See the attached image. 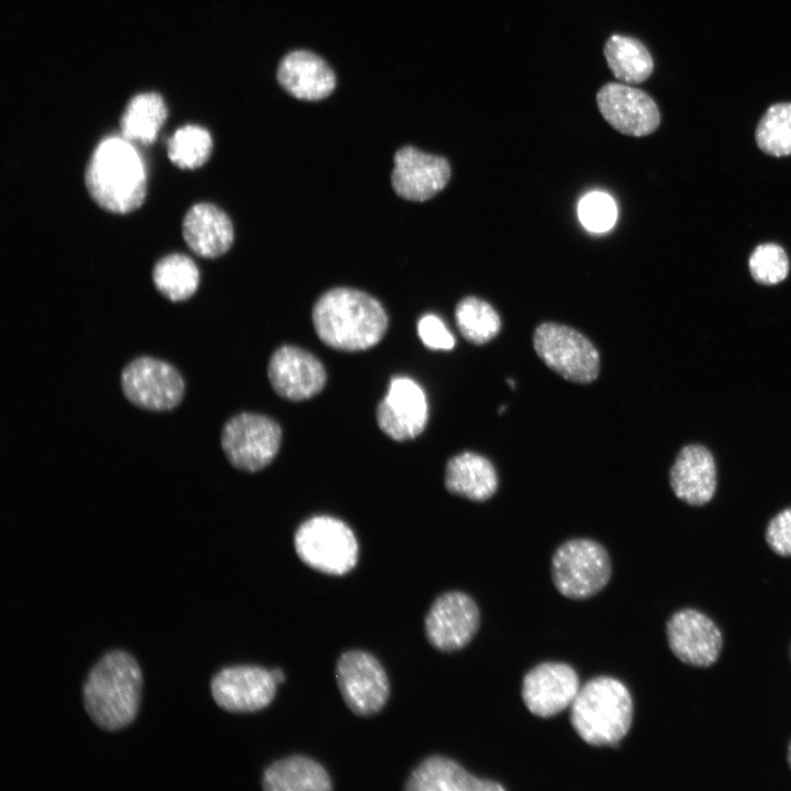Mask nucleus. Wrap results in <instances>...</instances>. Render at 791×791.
<instances>
[{"mask_svg":"<svg viewBox=\"0 0 791 791\" xmlns=\"http://www.w3.org/2000/svg\"><path fill=\"white\" fill-rule=\"evenodd\" d=\"M312 320L325 345L345 352L377 345L388 328L387 313L376 298L345 287L322 294L314 304Z\"/></svg>","mask_w":791,"mask_h":791,"instance_id":"f257e3e1","label":"nucleus"},{"mask_svg":"<svg viewBox=\"0 0 791 791\" xmlns=\"http://www.w3.org/2000/svg\"><path fill=\"white\" fill-rule=\"evenodd\" d=\"M90 198L101 209L125 214L138 209L146 197L143 160L129 140L108 137L91 154L85 170Z\"/></svg>","mask_w":791,"mask_h":791,"instance_id":"f03ea898","label":"nucleus"},{"mask_svg":"<svg viewBox=\"0 0 791 791\" xmlns=\"http://www.w3.org/2000/svg\"><path fill=\"white\" fill-rule=\"evenodd\" d=\"M142 672L136 660L122 650L104 655L91 669L83 684V704L100 727L120 729L130 724L141 698Z\"/></svg>","mask_w":791,"mask_h":791,"instance_id":"7ed1b4c3","label":"nucleus"},{"mask_svg":"<svg viewBox=\"0 0 791 791\" xmlns=\"http://www.w3.org/2000/svg\"><path fill=\"white\" fill-rule=\"evenodd\" d=\"M570 723L579 737L592 746H617L633 722V699L616 678L590 679L570 705Z\"/></svg>","mask_w":791,"mask_h":791,"instance_id":"20e7f679","label":"nucleus"},{"mask_svg":"<svg viewBox=\"0 0 791 791\" xmlns=\"http://www.w3.org/2000/svg\"><path fill=\"white\" fill-rule=\"evenodd\" d=\"M294 549L305 565L328 575H344L358 560L354 532L343 521L328 515L303 522L294 534Z\"/></svg>","mask_w":791,"mask_h":791,"instance_id":"39448f33","label":"nucleus"},{"mask_svg":"<svg viewBox=\"0 0 791 791\" xmlns=\"http://www.w3.org/2000/svg\"><path fill=\"white\" fill-rule=\"evenodd\" d=\"M552 579L564 597L575 600L591 598L609 582L612 565L606 549L589 538L562 543L552 557Z\"/></svg>","mask_w":791,"mask_h":791,"instance_id":"423d86ee","label":"nucleus"},{"mask_svg":"<svg viewBox=\"0 0 791 791\" xmlns=\"http://www.w3.org/2000/svg\"><path fill=\"white\" fill-rule=\"evenodd\" d=\"M533 347L549 369L570 382L587 385L599 377L598 349L570 326L555 322L539 324L533 334Z\"/></svg>","mask_w":791,"mask_h":791,"instance_id":"0eeeda50","label":"nucleus"},{"mask_svg":"<svg viewBox=\"0 0 791 791\" xmlns=\"http://www.w3.org/2000/svg\"><path fill=\"white\" fill-rule=\"evenodd\" d=\"M281 436L279 424L271 417L242 412L229 419L223 425L221 446L233 467L255 472L264 469L275 459Z\"/></svg>","mask_w":791,"mask_h":791,"instance_id":"6e6552de","label":"nucleus"},{"mask_svg":"<svg viewBox=\"0 0 791 791\" xmlns=\"http://www.w3.org/2000/svg\"><path fill=\"white\" fill-rule=\"evenodd\" d=\"M121 388L133 405L153 412L172 410L182 401L186 390L181 374L171 364L152 356H141L125 365Z\"/></svg>","mask_w":791,"mask_h":791,"instance_id":"1a4fd4ad","label":"nucleus"},{"mask_svg":"<svg viewBox=\"0 0 791 791\" xmlns=\"http://www.w3.org/2000/svg\"><path fill=\"white\" fill-rule=\"evenodd\" d=\"M336 681L344 701L358 715L375 714L387 702L388 677L378 659L366 651L344 653L336 665Z\"/></svg>","mask_w":791,"mask_h":791,"instance_id":"9d476101","label":"nucleus"},{"mask_svg":"<svg viewBox=\"0 0 791 791\" xmlns=\"http://www.w3.org/2000/svg\"><path fill=\"white\" fill-rule=\"evenodd\" d=\"M480 612L474 599L461 591L439 595L425 617L430 644L442 651L464 648L476 635Z\"/></svg>","mask_w":791,"mask_h":791,"instance_id":"9b49d317","label":"nucleus"},{"mask_svg":"<svg viewBox=\"0 0 791 791\" xmlns=\"http://www.w3.org/2000/svg\"><path fill=\"white\" fill-rule=\"evenodd\" d=\"M428 420L427 401L423 388L413 379L396 376L377 408L380 430L398 442L420 435Z\"/></svg>","mask_w":791,"mask_h":791,"instance_id":"f8f14e48","label":"nucleus"},{"mask_svg":"<svg viewBox=\"0 0 791 791\" xmlns=\"http://www.w3.org/2000/svg\"><path fill=\"white\" fill-rule=\"evenodd\" d=\"M669 648L683 664L710 667L721 654L723 638L720 628L704 613L695 609H681L667 622Z\"/></svg>","mask_w":791,"mask_h":791,"instance_id":"ddd939ff","label":"nucleus"},{"mask_svg":"<svg viewBox=\"0 0 791 791\" xmlns=\"http://www.w3.org/2000/svg\"><path fill=\"white\" fill-rule=\"evenodd\" d=\"M580 687L578 673L570 665L545 661L524 676L521 693L532 714L547 718L570 706Z\"/></svg>","mask_w":791,"mask_h":791,"instance_id":"4468645a","label":"nucleus"},{"mask_svg":"<svg viewBox=\"0 0 791 791\" xmlns=\"http://www.w3.org/2000/svg\"><path fill=\"white\" fill-rule=\"evenodd\" d=\"M597 103L604 120L625 135H649L660 122L655 101L643 90L627 83L604 85L598 91Z\"/></svg>","mask_w":791,"mask_h":791,"instance_id":"2eb2a0df","label":"nucleus"},{"mask_svg":"<svg viewBox=\"0 0 791 791\" xmlns=\"http://www.w3.org/2000/svg\"><path fill=\"white\" fill-rule=\"evenodd\" d=\"M673 495L689 506L709 504L717 491V465L703 444L690 443L677 453L668 474Z\"/></svg>","mask_w":791,"mask_h":791,"instance_id":"dca6fc26","label":"nucleus"},{"mask_svg":"<svg viewBox=\"0 0 791 791\" xmlns=\"http://www.w3.org/2000/svg\"><path fill=\"white\" fill-rule=\"evenodd\" d=\"M446 158L404 146L394 155L391 185L394 192L410 201L423 202L439 193L450 179Z\"/></svg>","mask_w":791,"mask_h":791,"instance_id":"f3484780","label":"nucleus"},{"mask_svg":"<svg viewBox=\"0 0 791 791\" xmlns=\"http://www.w3.org/2000/svg\"><path fill=\"white\" fill-rule=\"evenodd\" d=\"M268 379L275 392L287 400L302 401L317 394L326 383L322 363L310 352L291 345L270 357Z\"/></svg>","mask_w":791,"mask_h":791,"instance_id":"a211bd4d","label":"nucleus"},{"mask_svg":"<svg viewBox=\"0 0 791 791\" xmlns=\"http://www.w3.org/2000/svg\"><path fill=\"white\" fill-rule=\"evenodd\" d=\"M277 682L271 671L257 666H235L221 670L211 681L216 704L231 712H254L274 699Z\"/></svg>","mask_w":791,"mask_h":791,"instance_id":"6ab92c4d","label":"nucleus"},{"mask_svg":"<svg viewBox=\"0 0 791 791\" xmlns=\"http://www.w3.org/2000/svg\"><path fill=\"white\" fill-rule=\"evenodd\" d=\"M182 236L198 256L215 258L225 254L234 241L233 224L229 215L215 204H193L182 220Z\"/></svg>","mask_w":791,"mask_h":791,"instance_id":"aec40b11","label":"nucleus"},{"mask_svg":"<svg viewBox=\"0 0 791 791\" xmlns=\"http://www.w3.org/2000/svg\"><path fill=\"white\" fill-rule=\"evenodd\" d=\"M279 83L293 97L316 101L332 93L335 75L326 62L309 51L287 54L277 70Z\"/></svg>","mask_w":791,"mask_h":791,"instance_id":"412c9836","label":"nucleus"},{"mask_svg":"<svg viewBox=\"0 0 791 791\" xmlns=\"http://www.w3.org/2000/svg\"><path fill=\"white\" fill-rule=\"evenodd\" d=\"M410 791H503L498 781L481 779L453 759L432 756L423 760L408 779Z\"/></svg>","mask_w":791,"mask_h":791,"instance_id":"4be33fe9","label":"nucleus"},{"mask_svg":"<svg viewBox=\"0 0 791 791\" xmlns=\"http://www.w3.org/2000/svg\"><path fill=\"white\" fill-rule=\"evenodd\" d=\"M444 482L449 493L482 502L495 493L498 475L487 457L474 452H463L447 461Z\"/></svg>","mask_w":791,"mask_h":791,"instance_id":"5701e85b","label":"nucleus"},{"mask_svg":"<svg viewBox=\"0 0 791 791\" xmlns=\"http://www.w3.org/2000/svg\"><path fill=\"white\" fill-rule=\"evenodd\" d=\"M267 791H328L332 789L326 770L305 756H290L269 766L263 777Z\"/></svg>","mask_w":791,"mask_h":791,"instance_id":"b1692460","label":"nucleus"},{"mask_svg":"<svg viewBox=\"0 0 791 791\" xmlns=\"http://www.w3.org/2000/svg\"><path fill=\"white\" fill-rule=\"evenodd\" d=\"M604 56L614 77L623 83H640L653 73V58L636 38L612 35L604 45Z\"/></svg>","mask_w":791,"mask_h":791,"instance_id":"393cba45","label":"nucleus"},{"mask_svg":"<svg viewBox=\"0 0 791 791\" xmlns=\"http://www.w3.org/2000/svg\"><path fill=\"white\" fill-rule=\"evenodd\" d=\"M153 282L156 289L174 302L192 297L200 282L196 263L187 255L172 253L161 257L154 266Z\"/></svg>","mask_w":791,"mask_h":791,"instance_id":"a878e982","label":"nucleus"},{"mask_svg":"<svg viewBox=\"0 0 791 791\" xmlns=\"http://www.w3.org/2000/svg\"><path fill=\"white\" fill-rule=\"evenodd\" d=\"M167 116L158 94L143 93L131 100L121 120L124 138L149 144L155 141Z\"/></svg>","mask_w":791,"mask_h":791,"instance_id":"bb28decb","label":"nucleus"},{"mask_svg":"<svg viewBox=\"0 0 791 791\" xmlns=\"http://www.w3.org/2000/svg\"><path fill=\"white\" fill-rule=\"evenodd\" d=\"M455 320L461 336L475 345L489 343L501 330V319L494 308L474 296L457 303Z\"/></svg>","mask_w":791,"mask_h":791,"instance_id":"cd10ccee","label":"nucleus"},{"mask_svg":"<svg viewBox=\"0 0 791 791\" xmlns=\"http://www.w3.org/2000/svg\"><path fill=\"white\" fill-rule=\"evenodd\" d=\"M210 133L197 125L178 129L167 143L170 161L181 169H196L203 166L212 153Z\"/></svg>","mask_w":791,"mask_h":791,"instance_id":"c85d7f7f","label":"nucleus"},{"mask_svg":"<svg viewBox=\"0 0 791 791\" xmlns=\"http://www.w3.org/2000/svg\"><path fill=\"white\" fill-rule=\"evenodd\" d=\"M756 142L768 155H791V103H777L765 112L756 129Z\"/></svg>","mask_w":791,"mask_h":791,"instance_id":"c756f323","label":"nucleus"},{"mask_svg":"<svg viewBox=\"0 0 791 791\" xmlns=\"http://www.w3.org/2000/svg\"><path fill=\"white\" fill-rule=\"evenodd\" d=\"M748 266L753 278L762 285L779 283L789 272L784 249L772 243L757 246L749 257Z\"/></svg>","mask_w":791,"mask_h":791,"instance_id":"7c9ffc66","label":"nucleus"},{"mask_svg":"<svg viewBox=\"0 0 791 791\" xmlns=\"http://www.w3.org/2000/svg\"><path fill=\"white\" fill-rule=\"evenodd\" d=\"M578 215L581 224L589 231L601 233L610 230L616 222L617 208L608 193L593 191L579 202Z\"/></svg>","mask_w":791,"mask_h":791,"instance_id":"2f4dec72","label":"nucleus"},{"mask_svg":"<svg viewBox=\"0 0 791 791\" xmlns=\"http://www.w3.org/2000/svg\"><path fill=\"white\" fill-rule=\"evenodd\" d=\"M765 541L776 555L791 557V505L771 516L766 524Z\"/></svg>","mask_w":791,"mask_h":791,"instance_id":"473e14b6","label":"nucleus"},{"mask_svg":"<svg viewBox=\"0 0 791 791\" xmlns=\"http://www.w3.org/2000/svg\"><path fill=\"white\" fill-rule=\"evenodd\" d=\"M417 334L423 344L431 349L449 350L455 345L452 333L434 314H425L419 320Z\"/></svg>","mask_w":791,"mask_h":791,"instance_id":"72a5a7b5","label":"nucleus"},{"mask_svg":"<svg viewBox=\"0 0 791 791\" xmlns=\"http://www.w3.org/2000/svg\"><path fill=\"white\" fill-rule=\"evenodd\" d=\"M270 671H271L272 678L275 679V681L277 682V684L285 681V673H283L282 670H280V669H272V670H270Z\"/></svg>","mask_w":791,"mask_h":791,"instance_id":"f704fd0d","label":"nucleus"},{"mask_svg":"<svg viewBox=\"0 0 791 791\" xmlns=\"http://www.w3.org/2000/svg\"><path fill=\"white\" fill-rule=\"evenodd\" d=\"M788 762H789V766H790V768H791V742H790L789 748H788Z\"/></svg>","mask_w":791,"mask_h":791,"instance_id":"c9c22d12","label":"nucleus"},{"mask_svg":"<svg viewBox=\"0 0 791 791\" xmlns=\"http://www.w3.org/2000/svg\"><path fill=\"white\" fill-rule=\"evenodd\" d=\"M790 655H791V649H790Z\"/></svg>","mask_w":791,"mask_h":791,"instance_id":"e433bc0d","label":"nucleus"}]
</instances>
